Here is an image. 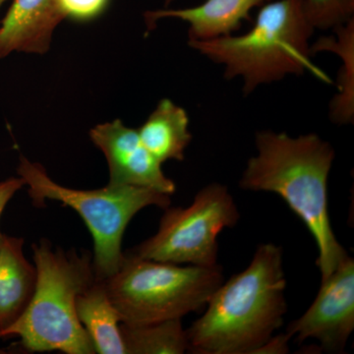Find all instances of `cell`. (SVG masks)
Segmentation results:
<instances>
[{
	"label": "cell",
	"instance_id": "6da1fadb",
	"mask_svg": "<svg viewBox=\"0 0 354 354\" xmlns=\"http://www.w3.org/2000/svg\"><path fill=\"white\" fill-rule=\"evenodd\" d=\"M255 146L257 155L247 160L239 187L274 193L286 203L316 242L321 281L329 278L348 256L330 218L328 183L334 147L315 133L292 137L272 130L256 133Z\"/></svg>",
	"mask_w": 354,
	"mask_h": 354
},
{
	"label": "cell",
	"instance_id": "7a4b0ae2",
	"mask_svg": "<svg viewBox=\"0 0 354 354\" xmlns=\"http://www.w3.org/2000/svg\"><path fill=\"white\" fill-rule=\"evenodd\" d=\"M283 264L281 247L258 246L248 267L223 281L203 315L186 330L188 351L257 353L283 325L288 311Z\"/></svg>",
	"mask_w": 354,
	"mask_h": 354
},
{
	"label": "cell",
	"instance_id": "3957f363",
	"mask_svg": "<svg viewBox=\"0 0 354 354\" xmlns=\"http://www.w3.org/2000/svg\"><path fill=\"white\" fill-rule=\"evenodd\" d=\"M315 31L305 12L304 0H272L260 7L252 28L245 34L188 44L221 65L227 80L241 77L247 97L260 86L306 72L330 83L329 77L312 62L311 38Z\"/></svg>",
	"mask_w": 354,
	"mask_h": 354
},
{
	"label": "cell",
	"instance_id": "277c9868",
	"mask_svg": "<svg viewBox=\"0 0 354 354\" xmlns=\"http://www.w3.org/2000/svg\"><path fill=\"white\" fill-rule=\"evenodd\" d=\"M37 283L31 301L1 337H19L31 353L95 354V346L76 311L78 295L97 279L93 256L64 250L41 239L32 244Z\"/></svg>",
	"mask_w": 354,
	"mask_h": 354
},
{
	"label": "cell",
	"instance_id": "5b68a950",
	"mask_svg": "<svg viewBox=\"0 0 354 354\" xmlns=\"http://www.w3.org/2000/svg\"><path fill=\"white\" fill-rule=\"evenodd\" d=\"M18 176L28 187L35 206L57 201L79 214L94 239L93 266L95 278L104 281L120 270L125 259L123 235L140 211L171 206V195L136 186H111L94 190L66 187L53 180L44 165L20 156Z\"/></svg>",
	"mask_w": 354,
	"mask_h": 354
},
{
	"label": "cell",
	"instance_id": "8992f818",
	"mask_svg": "<svg viewBox=\"0 0 354 354\" xmlns=\"http://www.w3.org/2000/svg\"><path fill=\"white\" fill-rule=\"evenodd\" d=\"M124 254L120 270L104 281L120 322L127 325L181 320L205 308L225 281L218 265H176Z\"/></svg>",
	"mask_w": 354,
	"mask_h": 354
},
{
	"label": "cell",
	"instance_id": "52a82bcc",
	"mask_svg": "<svg viewBox=\"0 0 354 354\" xmlns=\"http://www.w3.org/2000/svg\"><path fill=\"white\" fill-rule=\"evenodd\" d=\"M239 218L227 186L208 184L190 206L165 208L157 232L127 254L171 264L214 267L218 265V235Z\"/></svg>",
	"mask_w": 354,
	"mask_h": 354
},
{
	"label": "cell",
	"instance_id": "ba28073f",
	"mask_svg": "<svg viewBox=\"0 0 354 354\" xmlns=\"http://www.w3.org/2000/svg\"><path fill=\"white\" fill-rule=\"evenodd\" d=\"M354 330V260L348 256L332 274L321 281L313 304L286 328L298 342L317 339L330 353L344 351Z\"/></svg>",
	"mask_w": 354,
	"mask_h": 354
},
{
	"label": "cell",
	"instance_id": "9c48e42d",
	"mask_svg": "<svg viewBox=\"0 0 354 354\" xmlns=\"http://www.w3.org/2000/svg\"><path fill=\"white\" fill-rule=\"evenodd\" d=\"M88 135L108 162L109 185L136 186L174 194L176 183L165 176L162 164L147 150L137 129L114 120L95 125Z\"/></svg>",
	"mask_w": 354,
	"mask_h": 354
},
{
	"label": "cell",
	"instance_id": "30bf717a",
	"mask_svg": "<svg viewBox=\"0 0 354 354\" xmlns=\"http://www.w3.org/2000/svg\"><path fill=\"white\" fill-rule=\"evenodd\" d=\"M64 20L57 0H13L0 26V60L15 53H48Z\"/></svg>",
	"mask_w": 354,
	"mask_h": 354
},
{
	"label": "cell",
	"instance_id": "8fae6325",
	"mask_svg": "<svg viewBox=\"0 0 354 354\" xmlns=\"http://www.w3.org/2000/svg\"><path fill=\"white\" fill-rule=\"evenodd\" d=\"M272 0H205L188 8H162L147 11L145 21L153 30L158 21L177 19L188 24V41L232 36L241 30L242 23L250 20V12Z\"/></svg>",
	"mask_w": 354,
	"mask_h": 354
},
{
	"label": "cell",
	"instance_id": "7c38bea8",
	"mask_svg": "<svg viewBox=\"0 0 354 354\" xmlns=\"http://www.w3.org/2000/svg\"><path fill=\"white\" fill-rule=\"evenodd\" d=\"M24 242L0 232V333L22 315L36 288V267L25 257Z\"/></svg>",
	"mask_w": 354,
	"mask_h": 354
},
{
	"label": "cell",
	"instance_id": "4fadbf2b",
	"mask_svg": "<svg viewBox=\"0 0 354 354\" xmlns=\"http://www.w3.org/2000/svg\"><path fill=\"white\" fill-rule=\"evenodd\" d=\"M137 131L147 150L162 165L167 160L183 162L192 140L187 111L167 97L158 102Z\"/></svg>",
	"mask_w": 354,
	"mask_h": 354
},
{
	"label": "cell",
	"instance_id": "5bb4252c",
	"mask_svg": "<svg viewBox=\"0 0 354 354\" xmlns=\"http://www.w3.org/2000/svg\"><path fill=\"white\" fill-rule=\"evenodd\" d=\"M76 311L79 321L92 339L95 353L127 354L120 315L104 281L95 279L78 295Z\"/></svg>",
	"mask_w": 354,
	"mask_h": 354
},
{
	"label": "cell",
	"instance_id": "9a60e30c",
	"mask_svg": "<svg viewBox=\"0 0 354 354\" xmlns=\"http://www.w3.org/2000/svg\"><path fill=\"white\" fill-rule=\"evenodd\" d=\"M333 36L321 37L311 44L312 55L330 51L339 55L342 65L337 78V93L329 106L330 121L337 125L354 122V18L332 30Z\"/></svg>",
	"mask_w": 354,
	"mask_h": 354
},
{
	"label": "cell",
	"instance_id": "2e32d148",
	"mask_svg": "<svg viewBox=\"0 0 354 354\" xmlns=\"http://www.w3.org/2000/svg\"><path fill=\"white\" fill-rule=\"evenodd\" d=\"M127 354H183L188 351L186 330L179 319L146 325L120 324Z\"/></svg>",
	"mask_w": 354,
	"mask_h": 354
},
{
	"label": "cell",
	"instance_id": "e0dca14e",
	"mask_svg": "<svg viewBox=\"0 0 354 354\" xmlns=\"http://www.w3.org/2000/svg\"><path fill=\"white\" fill-rule=\"evenodd\" d=\"M304 6L315 30H333L354 18V0H304Z\"/></svg>",
	"mask_w": 354,
	"mask_h": 354
},
{
	"label": "cell",
	"instance_id": "ac0fdd59",
	"mask_svg": "<svg viewBox=\"0 0 354 354\" xmlns=\"http://www.w3.org/2000/svg\"><path fill=\"white\" fill-rule=\"evenodd\" d=\"M64 19L91 21L106 10L109 0H57Z\"/></svg>",
	"mask_w": 354,
	"mask_h": 354
},
{
	"label": "cell",
	"instance_id": "d6986e66",
	"mask_svg": "<svg viewBox=\"0 0 354 354\" xmlns=\"http://www.w3.org/2000/svg\"><path fill=\"white\" fill-rule=\"evenodd\" d=\"M24 186V181L20 176L9 177L6 180L0 181V220L8 203Z\"/></svg>",
	"mask_w": 354,
	"mask_h": 354
},
{
	"label": "cell",
	"instance_id": "ffe728a7",
	"mask_svg": "<svg viewBox=\"0 0 354 354\" xmlns=\"http://www.w3.org/2000/svg\"><path fill=\"white\" fill-rule=\"evenodd\" d=\"M290 337L286 334L274 335L257 353H288Z\"/></svg>",
	"mask_w": 354,
	"mask_h": 354
},
{
	"label": "cell",
	"instance_id": "44dd1931",
	"mask_svg": "<svg viewBox=\"0 0 354 354\" xmlns=\"http://www.w3.org/2000/svg\"><path fill=\"white\" fill-rule=\"evenodd\" d=\"M176 1V0H165V8L167 7H169L171 6L172 2Z\"/></svg>",
	"mask_w": 354,
	"mask_h": 354
},
{
	"label": "cell",
	"instance_id": "7402d4cb",
	"mask_svg": "<svg viewBox=\"0 0 354 354\" xmlns=\"http://www.w3.org/2000/svg\"><path fill=\"white\" fill-rule=\"evenodd\" d=\"M6 1L7 0H0V8H1L2 6H3V4L6 3Z\"/></svg>",
	"mask_w": 354,
	"mask_h": 354
},
{
	"label": "cell",
	"instance_id": "603a6c76",
	"mask_svg": "<svg viewBox=\"0 0 354 354\" xmlns=\"http://www.w3.org/2000/svg\"><path fill=\"white\" fill-rule=\"evenodd\" d=\"M7 353V351H4L3 348H0V354Z\"/></svg>",
	"mask_w": 354,
	"mask_h": 354
}]
</instances>
